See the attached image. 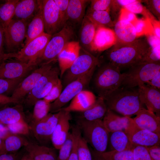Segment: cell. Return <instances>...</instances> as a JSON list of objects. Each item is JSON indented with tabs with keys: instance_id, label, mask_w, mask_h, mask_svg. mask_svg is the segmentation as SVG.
Listing matches in <instances>:
<instances>
[{
	"instance_id": "cell-1",
	"label": "cell",
	"mask_w": 160,
	"mask_h": 160,
	"mask_svg": "<svg viewBox=\"0 0 160 160\" xmlns=\"http://www.w3.org/2000/svg\"><path fill=\"white\" fill-rule=\"evenodd\" d=\"M113 46L107 53V58L109 63L120 70L139 63L151 48L146 39H143L124 45Z\"/></svg>"
},
{
	"instance_id": "cell-2",
	"label": "cell",
	"mask_w": 160,
	"mask_h": 160,
	"mask_svg": "<svg viewBox=\"0 0 160 160\" xmlns=\"http://www.w3.org/2000/svg\"><path fill=\"white\" fill-rule=\"evenodd\" d=\"M105 101L108 109L125 116L136 115L144 108L139 99L138 88L121 86Z\"/></svg>"
},
{
	"instance_id": "cell-3",
	"label": "cell",
	"mask_w": 160,
	"mask_h": 160,
	"mask_svg": "<svg viewBox=\"0 0 160 160\" xmlns=\"http://www.w3.org/2000/svg\"><path fill=\"white\" fill-rule=\"evenodd\" d=\"M124 73L109 62L101 66L95 73L93 87L98 96L106 100L121 85Z\"/></svg>"
},
{
	"instance_id": "cell-4",
	"label": "cell",
	"mask_w": 160,
	"mask_h": 160,
	"mask_svg": "<svg viewBox=\"0 0 160 160\" xmlns=\"http://www.w3.org/2000/svg\"><path fill=\"white\" fill-rule=\"evenodd\" d=\"M77 124L82 137L94 150L99 153L105 151L109 140V133L102 120L89 121L78 119Z\"/></svg>"
},
{
	"instance_id": "cell-5",
	"label": "cell",
	"mask_w": 160,
	"mask_h": 160,
	"mask_svg": "<svg viewBox=\"0 0 160 160\" xmlns=\"http://www.w3.org/2000/svg\"><path fill=\"white\" fill-rule=\"evenodd\" d=\"M74 35L73 27L67 23L60 31L52 36L43 52L36 60L37 66L55 60L65 45L71 41Z\"/></svg>"
},
{
	"instance_id": "cell-6",
	"label": "cell",
	"mask_w": 160,
	"mask_h": 160,
	"mask_svg": "<svg viewBox=\"0 0 160 160\" xmlns=\"http://www.w3.org/2000/svg\"><path fill=\"white\" fill-rule=\"evenodd\" d=\"M160 72V63H143L134 65L124 73L121 86L134 88L145 84Z\"/></svg>"
},
{
	"instance_id": "cell-7",
	"label": "cell",
	"mask_w": 160,
	"mask_h": 160,
	"mask_svg": "<svg viewBox=\"0 0 160 160\" xmlns=\"http://www.w3.org/2000/svg\"><path fill=\"white\" fill-rule=\"evenodd\" d=\"M100 60L97 57L81 47L79 55L62 78L63 87L84 75L91 69L99 65Z\"/></svg>"
},
{
	"instance_id": "cell-8",
	"label": "cell",
	"mask_w": 160,
	"mask_h": 160,
	"mask_svg": "<svg viewBox=\"0 0 160 160\" xmlns=\"http://www.w3.org/2000/svg\"><path fill=\"white\" fill-rule=\"evenodd\" d=\"M96 68H93L84 75L67 85L58 98L50 103V113L59 111L68 102L84 90L89 84Z\"/></svg>"
},
{
	"instance_id": "cell-9",
	"label": "cell",
	"mask_w": 160,
	"mask_h": 160,
	"mask_svg": "<svg viewBox=\"0 0 160 160\" xmlns=\"http://www.w3.org/2000/svg\"><path fill=\"white\" fill-rule=\"evenodd\" d=\"M59 76L60 70L57 67L52 66L47 71L26 96L25 104L28 106H33L38 100L43 99L60 79Z\"/></svg>"
},
{
	"instance_id": "cell-10",
	"label": "cell",
	"mask_w": 160,
	"mask_h": 160,
	"mask_svg": "<svg viewBox=\"0 0 160 160\" xmlns=\"http://www.w3.org/2000/svg\"><path fill=\"white\" fill-rule=\"evenodd\" d=\"M29 22L12 19L4 32V43L7 53L16 52L26 37Z\"/></svg>"
},
{
	"instance_id": "cell-11",
	"label": "cell",
	"mask_w": 160,
	"mask_h": 160,
	"mask_svg": "<svg viewBox=\"0 0 160 160\" xmlns=\"http://www.w3.org/2000/svg\"><path fill=\"white\" fill-rule=\"evenodd\" d=\"M42 17L45 33L52 36L65 25L54 0H40Z\"/></svg>"
},
{
	"instance_id": "cell-12",
	"label": "cell",
	"mask_w": 160,
	"mask_h": 160,
	"mask_svg": "<svg viewBox=\"0 0 160 160\" xmlns=\"http://www.w3.org/2000/svg\"><path fill=\"white\" fill-rule=\"evenodd\" d=\"M52 36L44 32L30 41L18 52L12 54V58L28 62L36 60L41 55Z\"/></svg>"
},
{
	"instance_id": "cell-13",
	"label": "cell",
	"mask_w": 160,
	"mask_h": 160,
	"mask_svg": "<svg viewBox=\"0 0 160 160\" xmlns=\"http://www.w3.org/2000/svg\"><path fill=\"white\" fill-rule=\"evenodd\" d=\"M37 66L36 60L28 62L17 60L3 61L0 65V79H14L26 77Z\"/></svg>"
},
{
	"instance_id": "cell-14",
	"label": "cell",
	"mask_w": 160,
	"mask_h": 160,
	"mask_svg": "<svg viewBox=\"0 0 160 160\" xmlns=\"http://www.w3.org/2000/svg\"><path fill=\"white\" fill-rule=\"evenodd\" d=\"M52 63L42 65L33 70L18 84L11 97L19 103L33 89L43 74L53 66Z\"/></svg>"
},
{
	"instance_id": "cell-15",
	"label": "cell",
	"mask_w": 160,
	"mask_h": 160,
	"mask_svg": "<svg viewBox=\"0 0 160 160\" xmlns=\"http://www.w3.org/2000/svg\"><path fill=\"white\" fill-rule=\"evenodd\" d=\"M61 111L49 113L39 122L31 124V130L33 134L39 142L46 143L51 141L52 135L61 113Z\"/></svg>"
},
{
	"instance_id": "cell-16",
	"label": "cell",
	"mask_w": 160,
	"mask_h": 160,
	"mask_svg": "<svg viewBox=\"0 0 160 160\" xmlns=\"http://www.w3.org/2000/svg\"><path fill=\"white\" fill-rule=\"evenodd\" d=\"M124 132L134 145L148 147L160 145V135L141 129L135 123Z\"/></svg>"
},
{
	"instance_id": "cell-17",
	"label": "cell",
	"mask_w": 160,
	"mask_h": 160,
	"mask_svg": "<svg viewBox=\"0 0 160 160\" xmlns=\"http://www.w3.org/2000/svg\"><path fill=\"white\" fill-rule=\"evenodd\" d=\"M140 101L147 109L160 117V91L146 84L138 87Z\"/></svg>"
},
{
	"instance_id": "cell-18",
	"label": "cell",
	"mask_w": 160,
	"mask_h": 160,
	"mask_svg": "<svg viewBox=\"0 0 160 160\" xmlns=\"http://www.w3.org/2000/svg\"><path fill=\"white\" fill-rule=\"evenodd\" d=\"M81 48L79 41H70L66 44L59 54L57 59L61 78L78 57Z\"/></svg>"
},
{
	"instance_id": "cell-19",
	"label": "cell",
	"mask_w": 160,
	"mask_h": 160,
	"mask_svg": "<svg viewBox=\"0 0 160 160\" xmlns=\"http://www.w3.org/2000/svg\"><path fill=\"white\" fill-rule=\"evenodd\" d=\"M60 110L61 113L51 138L55 148L58 150L67 139L69 133V121L71 119L70 112Z\"/></svg>"
},
{
	"instance_id": "cell-20",
	"label": "cell",
	"mask_w": 160,
	"mask_h": 160,
	"mask_svg": "<svg viewBox=\"0 0 160 160\" xmlns=\"http://www.w3.org/2000/svg\"><path fill=\"white\" fill-rule=\"evenodd\" d=\"M116 41L113 30L105 27H98L96 29L90 53L105 50L113 46Z\"/></svg>"
},
{
	"instance_id": "cell-21",
	"label": "cell",
	"mask_w": 160,
	"mask_h": 160,
	"mask_svg": "<svg viewBox=\"0 0 160 160\" xmlns=\"http://www.w3.org/2000/svg\"><path fill=\"white\" fill-rule=\"evenodd\" d=\"M133 119L139 128L160 135V117L153 112L143 108Z\"/></svg>"
},
{
	"instance_id": "cell-22",
	"label": "cell",
	"mask_w": 160,
	"mask_h": 160,
	"mask_svg": "<svg viewBox=\"0 0 160 160\" xmlns=\"http://www.w3.org/2000/svg\"><path fill=\"white\" fill-rule=\"evenodd\" d=\"M116 39V46H121L131 43L137 37L133 24L130 22L119 20L114 26Z\"/></svg>"
},
{
	"instance_id": "cell-23",
	"label": "cell",
	"mask_w": 160,
	"mask_h": 160,
	"mask_svg": "<svg viewBox=\"0 0 160 160\" xmlns=\"http://www.w3.org/2000/svg\"><path fill=\"white\" fill-rule=\"evenodd\" d=\"M102 121L109 133L119 131L125 132L135 124L133 119L130 117L120 116L108 108Z\"/></svg>"
},
{
	"instance_id": "cell-24",
	"label": "cell",
	"mask_w": 160,
	"mask_h": 160,
	"mask_svg": "<svg viewBox=\"0 0 160 160\" xmlns=\"http://www.w3.org/2000/svg\"><path fill=\"white\" fill-rule=\"evenodd\" d=\"M40 0H19L13 19L30 22L39 10Z\"/></svg>"
},
{
	"instance_id": "cell-25",
	"label": "cell",
	"mask_w": 160,
	"mask_h": 160,
	"mask_svg": "<svg viewBox=\"0 0 160 160\" xmlns=\"http://www.w3.org/2000/svg\"><path fill=\"white\" fill-rule=\"evenodd\" d=\"M96 97L92 92L84 90L77 95L67 107L62 108L65 111L83 112L91 107L95 102Z\"/></svg>"
},
{
	"instance_id": "cell-26",
	"label": "cell",
	"mask_w": 160,
	"mask_h": 160,
	"mask_svg": "<svg viewBox=\"0 0 160 160\" xmlns=\"http://www.w3.org/2000/svg\"><path fill=\"white\" fill-rule=\"evenodd\" d=\"M25 148L33 160H57V156L54 148L29 141Z\"/></svg>"
},
{
	"instance_id": "cell-27",
	"label": "cell",
	"mask_w": 160,
	"mask_h": 160,
	"mask_svg": "<svg viewBox=\"0 0 160 160\" xmlns=\"http://www.w3.org/2000/svg\"><path fill=\"white\" fill-rule=\"evenodd\" d=\"M97 28L85 16L81 23L79 34L80 46L90 52Z\"/></svg>"
},
{
	"instance_id": "cell-28",
	"label": "cell",
	"mask_w": 160,
	"mask_h": 160,
	"mask_svg": "<svg viewBox=\"0 0 160 160\" xmlns=\"http://www.w3.org/2000/svg\"><path fill=\"white\" fill-rule=\"evenodd\" d=\"M107 109L104 100L98 97L95 103L91 107L86 110L81 112L78 119L89 121L102 120Z\"/></svg>"
},
{
	"instance_id": "cell-29",
	"label": "cell",
	"mask_w": 160,
	"mask_h": 160,
	"mask_svg": "<svg viewBox=\"0 0 160 160\" xmlns=\"http://www.w3.org/2000/svg\"><path fill=\"white\" fill-rule=\"evenodd\" d=\"M87 0H69L67 10L68 21L74 23H81L84 17L85 10L88 3Z\"/></svg>"
},
{
	"instance_id": "cell-30",
	"label": "cell",
	"mask_w": 160,
	"mask_h": 160,
	"mask_svg": "<svg viewBox=\"0 0 160 160\" xmlns=\"http://www.w3.org/2000/svg\"><path fill=\"white\" fill-rule=\"evenodd\" d=\"M44 25L42 15L40 0L39 10L28 25L24 45L40 36L44 32Z\"/></svg>"
},
{
	"instance_id": "cell-31",
	"label": "cell",
	"mask_w": 160,
	"mask_h": 160,
	"mask_svg": "<svg viewBox=\"0 0 160 160\" xmlns=\"http://www.w3.org/2000/svg\"><path fill=\"white\" fill-rule=\"evenodd\" d=\"M25 120L20 105L0 109V123L5 125Z\"/></svg>"
},
{
	"instance_id": "cell-32",
	"label": "cell",
	"mask_w": 160,
	"mask_h": 160,
	"mask_svg": "<svg viewBox=\"0 0 160 160\" xmlns=\"http://www.w3.org/2000/svg\"><path fill=\"white\" fill-rule=\"evenodd\" d=\"M109 140L112 150L120 151L132 150L134 146L124 131L109 132Z\"/></svg>"
},
{
	"instance_id": "cell-33",
	"label": "cell",
	"mask_w": 160,
	"mask_h": 160,
	"mask_svg": "<svg viewBox=\"0 0 160 160\" xmlns=\"http://www.w3.org/2000/svg\"><path fill=\"white\" fill-rule=\"evenodd\" d=\"M85 16L97 28L100 27H113L115 23L112 21L109 12L107 11H93L88 9Z\"/></svg>"
},
{
	"instance_id": "cell-34",
	"label": "cell",
	"mask_w": 160,
	"mask_h": 160,
	"mask_svg": "<svg viewBox=\"0 0 160 160\" xmlns=\"http://www.w3.org/2000/svg\"><path fill=\"white\" fill-rule=\"evenodd\" d=\"M18 0H7L0 5V21L4 32L14 17Z\"/></svg>"
},
{
	"instance_id": "cell-35",
	"label": "cell",
	"mask_w": 160,
	"mask_h": 160,
	"mask_svg": "<svg viewBox=\"0 0 160 160\" xmlns=\"http://www.w3.org/2000/svg\"><path fill=\"white\" fill-rule=\"evenodd\" d=\"M5 152L13 153L25 147L29 141L21 135L11 134L4 140Z\"/></svg>"
},
{
	"instance_id": "cell-36",
	"label": "cell",
	"mask_w": 160,
	"mask_h": 160,
	"mask_svg": "<svg viewBox=\"0 0 160 160\" xmlns=\"http://www.w3.org/2000/svg\"><path fill=\"white\" fill-rule=\"evenodd\" d=\"M50 104L43 99L39 100L35 103L33 105L32 124L39 122L49 113Z\"/></svg>"
},
{
	"instance_id": "cell-37",
	"label": "cell",
	"mask_w": 160,
	"mask_h": 160,
	"mask_svg": "<svg viewBox=\"0 0 160 160\" xmlns=\"http://www.w3.org/2000/svg\"><path fill=\"white\" fill-rule=\"evenodd\" d=\"M99 153L104 160H134L132 150L120 151L111 150Z\"/></svg>"
},
{
	"instance_id": "cell-38",
	"label": "cell",
	"mask_w": 160,
	"mask_h": 160,
	"mask_svg": "<svg viewBox=\"0 0 160 160\" xmlns=\"http://www.w3.org/2000/svg\"><path fill=\"white\" fill-rule=\"evenodd\" d=\"M26 77L14 79H0V95L7 96L10 93L12 95L18 84Z\"/></svg>"
},
{
	"instance_id": "cell-39",
	"label": "cell",
	"mask_w": 160,
	"mask_h": 160,
	"mask_svg": "<svg viewBox=\"0 0 160 160\" xmlns=\"http://www.w3.org/2000/svg\"><path fill=\"white\" fill-rule=\"evenodd\" d=\"M132 23L135 27L137 37L153 33L152 25L148 18H137Z\"/></svg>"
},
{
	"instance_id": "cell-40",
	"label": "cell",
	"mask_w": 160,
	"mask_h": 160,
	"mask_svg": "<svg viewBox=\"0 0 160 160\" xmlns=\"http://www.w3.org/2000/svg\"><path fill=\"white\" fill-rule=\"evenodd\" d=\"M78 151L79 160H92L90 150L82 137L80 131L78 137Z\"/></svg>"
},
{
	"instance_id": "cell-41",
	"label": "cell",
	"mask_w": 160,
	"mask_h": 160,
	"mask_svg": "<svg viewBox=\"0 0 160 160\" xmlns=\"http://www.w3.org/2000/svg\"><path fill=\"white\" fill-rule=\"evenodd\" d=\"M124 8L135 14H142L146 18L149 19L151 21L155 20L140 1L135 0L133 2L124 7Z\"/></svg>"
},
{
	"instance_id": "cell-42",
	"label": "cell",
	"mask_w": 160,
	"mask_h": 160,
	"mask_svg": "<svg viewBox=\"0 0 160 160\" xmlns=\"http://www.w3.org/2000/svg\"><path fill=\"white\" fill-rule=\"evenodd\" d=\"M73 143V137L71 133L69 132L67 139L59 149L57 160H68Z\"/></svg>"
},
{
	"instance_id": "cell-43",
	"label": "cell",
	"mask_w": 160,
	"mask_h": 160,
	"mask_svg": "<svg viewBox=\"0 0 160 160\" xmlns=\"http://www.w3.org/2000/svg\"><path fill=\"white\" fill-rule=\"evenodd\" d=\"M12 134L20 135H27L30 128L25 120L19 121L6 125Z\"/></svg>"
},
{
	"instance_id": "cell-44",
	"label": "cell",
	"mask_w": 160,
	"mask_h": 160,
	"mask_svg": "<svg viewBox=\"0 0 160 160\" xmlns=\"http://www.w3.org/2000/svg\"><path fill=\"white\" fill-rule=\"evenodd\" d=\"M114 0H90V7L88 9L93 11H108L113 5Z\"/></svg>"
},
{
	"instance_id": "cell-45",
	"label": "cell",
	"mask_w": 160,
	"mask_h": 160,
	"mask_svg": "<svg viewBox=\"0 0 160 160\" xmlns=\"http://www.w3.org/2000/svg\"><path fill=\"white\" fill-rule=\"evenodd\" d=\"M160 45L150 49L138 63H160Z\"/></svg>"
},
{
	"instance_id": "cell-46",
	"label": "cell",
	"mask_w": 160,
	"mask_h": 160,
	"mask_svg": "<svg viewBox=\"0 0 160 160\" xmlns=\"http://www.w3.org/2000/svg\"><path fill=\"white\" fill-rule=\"evenodd\" d=\"M63 87L62 81L60 79L43 99L50 103L53 102L60 96Z\"/></svg>"
},
{
	"instance_id": "cell-47",
	"label": "cell",
	"mask_w": 160,
	"mask_h": 160,
	"mask_svg": "<svg viewBox=\"0 0 160 160\" xmlns=\"http://www.w3.org/2000/svg\"><path fill=\"white\" fill-rule=\"evenodd\" d=\"M132 150L134 160H152L145 147L134 145Z\"/></svg>"
},
{
	"instance_id": "cell-48",
	"label": "cell",
	"mask_w": 160,
	"mask_h": 160,
	"mask_svg": "<svg viewBox=\"0 0 160 160\" xmlns=\"http://www.w3.org/2000/svg\"><path fill=\"white\" fill-rule=\"evenodd\" d=\"M80 130L76 125L72 128L71 133L73 137V145L68 160H79L78 151V140Z\"/></svg>"
},
{
	"instance_id": "cell-49",
	"label": "cell",
	"mask_w": 160,
	"mask_h": 160,
	"mask_svg": "<svg viewBox=\"0 0 160 160\" xmlns=\"http://www.w3.org/2000/svg\"><path fill=\"white\" fill-rule=\"evenodd\" d=\"M147 10L153 15L160 19V0H149L144 1Z\"/></svg>"
},
{
	"instance_id": "cell-50",
	"label": "cell",
	"mask_w": 160,
	"mask_h": 160,
	"mask_svg": "<svg viewBox=\"0 0 160 160\" xmlns=\"http://www.w3.org/2000/svg\"><path fill=\"white\" fill-rule=\"evenodd\" d=\"M59 9L62 20L65 24L68 20L67 10L69 0H54Z\"/></svg>"
},
{
	"instance_id": "cell-51",
	"label": "cell",
	"mask_w": 160,
	"mask_h": 160,
	"mask_svg": "<svg viewBox=\"0 0 160 160\" xmlns=\"http://www.w3.org/2000/svg\"><path fill=\"white\" fill-rule=\"evenodd\" d=\"M23 154L20 152H0V160H20Z\"/></svg>"
},
{
	"instance_id": "cell-52",
	"label": "cell",
	"mask_w": 160,
	"mask_h": 160,
	"mask_svg": "<svg viewBox=\"0 0 160 160\" xmlns=\"http://www.w3.org/2000/svg\"><path fill=\"white\" fill-rule=\"evenodd\" d=\"M137 19L134 14L124 8L121 9L119 20H125L132 23Z\"/></svg>"
},
{
	"instance_id": "cell-53",
	"label": "cell",
	"mask_w": 160,
	"mask_h": 160,
	"mask_svg": "<svg viewBox=\"0 0 160 160\" xmlns=\"http://www.w3.org/2000/svg\"><path fill=\"white\" fill-rule=\"evenodd\" d=\"M146 147L152 160H160V145Z\"/></svg>"
},
{
	"instance_id": "cell-54",
	"label": "cell",
	"mask_w": 160,
	"mask_h": 160,
	"mask_svg": "<svg viewBox=\"0 0 160 160\" xmlns=\"http://www.w3.org/2000/svg\"><path fill=\"white\" fill-rule=\"evenodd\" d=\"M146 40L151 48H153L160 45V39L157 37L153 33L145 35Z\"/></svg>"
},
{
	"instance_id": "cell-55",
	"label": "cell",
	"mask_w": 160,
	"mask_h": 160,
	"mask_svg": "<svg viewBox=\"0 0 160 160\" xmlns=\"http://www.w3.org/2000/svg\"><path fill=\"white\" fill-rule=\"evenodd\" d=\"M145 84L160 89V72L154 76L150 80L148 81Z\"/></svg>"
},
{
	"instance_id": "cell-56",
	"label": "cell",
	"mask_w": 160,
	"mask_h": 160,
	"mask_svg": "<svg viewBox=\"0 0 160 160\" xmlns=\"http://www.w3.org/2000/svg\"><path fill=\"white\" fill-rule=\"evenodd\" d=\"M4 31L0 21V55L4 56L6 54L4 49Z\"/></svg>"
},
{
	"instance_id": "cell-57",
	"label": "cell",
	"mask_w": 160,
	"mask_h": 160,
	"mask_svg": "<svg viewBox=\"0 0 160 160\" xmlns=\"http://www.w3.org/2000/svg\"><path fill=\"white\" fill-rule=\"evenodd\" d=\"M11 134L7 126L0 123V138L4 140Z\"/></svg>"
},
{
	"instance_id": "cell-58",
	"label": "cell",
	"mask_w": 160,
	"mask_h": 160,
	"mask_svg": "<svg viewBox=\"0 0 160 160\" xmlns=\"http://www.w3.org/2000/svg\"><path fill=\"white\" fill-rule=\"evenodd\" d=\"M11 103L18 104L19 103L11 97L0 95V104L4 105Z\"/></svg>"
},
{
	"instance_id": "cell-59",
	"label": "cell",
	"mask_w": 160,
	"mask_h": 160,
	"mask_svg": "<svg viewBox=\"0 0 160 160\" xmlns=\"http://www.w3.org/2000/svg\"><path fill=\"white\" fill-rule=\"evenodd\" d=\"M151 23L153 27L154 35L158 38L160 39V21H157L155 20Z\"/></svg>"
},
{
	"instance_id": "cell-60",
	"label": "cell",
	"mask_w": 160,
	"mask_h": 160,
	"mask_svg": "<svg viewBox=\"0 0 160 160\" xmlns=\"http://www.w3.org/2000/svg\"><path fill=\"white\" fill-rule=\"evenodd\" d=\"M136 0H115L117 4L120 5L121 6L123 7L129 5L134 2Z\"/></svg>"
},
{
	"instance_id": "cell-61",
	"label": "cell",
	"mask_w": 160,
	"mask_h": 160,
	"mask_svg": "<svg viewBox=\"0 0 160 160\" xmlns=\"http://www.w3.org/2000/svg\"><path fill=\"white\" fill-rule=\"evenodd\" d=\"M90 150L92 154V160H104L99 153L96 152L93 149Z\"/></svg>"
},
{
	"instance_id": "cell-62",
	"label": "cell",
	"mask_w": 160,
	"mask_h": 160,
	"mask_svg": "<svg viewBox=\"0 0 160 160\" xmlns=\"http://www.w3.org/2000/svg\"><path fill=\"white\" fill-rule=\"evenodd\" d=\"M20 160H33L29 154L26 152L23 154Z\"/></svg>"
},
{
	"instance_id": "cell-63",
	"label": "cell",
	"mask_w": 160,
	"mask_h": 160,
	"mask_svg": "<svg viewBox=\"0 0 160 160\" xmlns=\"http://www.w3.org/2000/svg\"><path fill=\"white\" fill-rule=\"evenodd\" d=\"M0 152H5L4 140H2L0 138Z\"/></svg>"
},
{
	"instance_id": "cell-64",
	"label": "cell",
	"mask_w": 160,
	"mask_h": 160,
	"mask_svg": "<svg viewBox=\"0 0 160 160\" xmlns=\"http://www.w3.org/2000/svg\"><path fill=\"white\" fill-rule=\"evenodd\" d=\"M10 58V56L9 53H6L4 56L0 55V62L1 63Z\"/></svg>"
}]
</instances>
